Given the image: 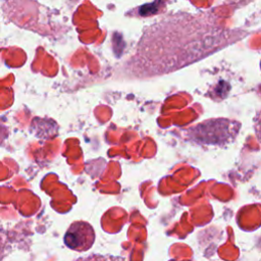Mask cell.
<instances>
[{"label":"cell","mask_w":261,"mask_h":261,"mask_svg":"<svg viewBox=\"0 0 261 261\" xmlns=\"http://www.w3.org/2000/svg\"><path fill=\"white\" fill-rule=\"evenodd\" d=\"M95 242V232L91 224L85 221L73 222L64 234V244L75 251H87Z\"/></svg>","instance_id":"obj_3"},{"label":"cell","mask_w":261,"mask_h":261,"mask_svg":"<svg viewBox=\"0 0 261 261\" xmlns=\"http://www.w3.org/2000/svg\"><path fill=\"white\" fill-rule=\"evenodd\" d=\"M76 261H110L107 257L105 256H99V255H92L86 258H81Z\"/></svg>","instance_id":"obj_5"},{"label":"cell","mask_w":261,"mask_h":261,"mask_svg":"<svg viewBox=\"0 0 261 261\" xmlns=\"http://www.w3.org/2000/svg\"><path fill=\"white\" fill-rule=\"evenodd\" d=\"M260 69H261V60H260Z\"/></svg>","instance_id":"obj_6"},{"label":"cell","mask_w":261,"mask_h":261,"mask_svg":"<svg viewBox=\"0 0 261 261\" xmlns=\"http://www.w3.org/2000/svg\"><path fill=\"white\" fill-rule=\"evenodd\" d=\"M182 37H172L175 45L156 50L154 54L137 58L146 74L164 73L198 60L224 44V35L204 17L180 15ZM153 52V51H151ZM146 52V53H151ZM138 53V54H146Z\"/></svg>","instance_id":"obj_1"},{"label":"cell","mask_w":261,"mask_h":261,"mask_svg":"<svg viewBox=\"0 0 261 261\" xmlns=\"http://www.w3.org/2000/svg\"><path fill=\"white\" fill-rule=\"evenodd\" d=\"M254 129H255L256 137L259 143L261 144V110L256 114L254 118Z\"/></svg>","instance_id":"obj_4"},{"label":"cell","mask_w":261,"mask_h":261,"mask_svg":"<svg viewBox=\"0 0 261 261\" xmlns=\"http://www.w3.org/2000/svg\"><path fill=\"white\" fill-rule=\"evenodd\" d=\"M240 123L234 120L218 118L196 126L194 140L204 144L224 145L232 142L240 130Z\"/></svg>","instance_id":"obj_2"}]
</instances>
